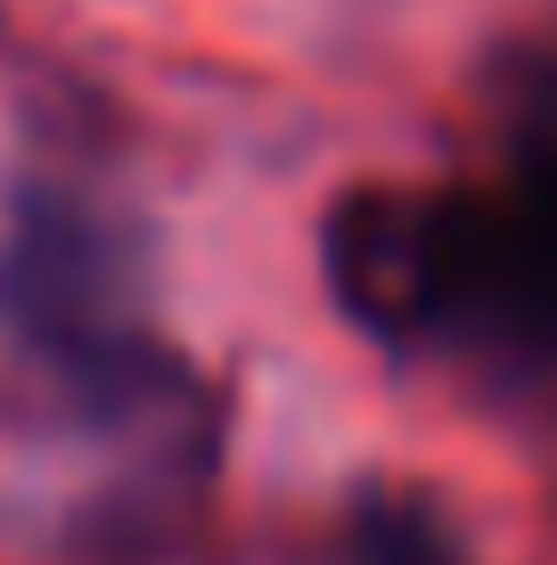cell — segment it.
I'll return each mask as SVG.
<instances>
[{
    "label": "cell",
    "instance_id": "cell-2",
    "mask_svg": "<svg viewBox=\"0 0 557 565\" xmlns=\"http://www.w3.org/2000/svg\"><path fill=\"white\" fill-rule=\"evenodd\" d=\"M508 353H557V140L492 198H459V320Z\"/></svg>",
    "mask_w": 557,
    "mask_h": 565
},
{
    "label": "cell",
    "instance_id": "cell-4",
    "mask_svg": "<svg viewBox=\"0 0 557 565\" xmlns=\"http://www.w3.org/2000/svg\"><path fill=\"white\" fill-rule=\"evenodd\" d=\"M353 550L361 565H468L459 541L443 533V516L418 509V500H369L353 524Z\"/></svg>",
    "mask_w": 557,
    "mask_h": 565
},
{
    "label": "cell",
    "instance_id": "cell-1",
    "mask_svg": "<svg viewBox=\"0 0 557 565\" xmlns=\"http://www.w3.org/2000/svg\"><path fill=\"white\" fill-rule=\"evenodd\" d=\"M329 287L369 337L418 344L459 320V189H361L329 213Z\"/></svg>",
    "mask_w": 557,
    "mask_h": 565
},
{
    "label": "cell",
    "instance_id": "cell-3",
    "mask_svg": "<svg viewBox=\"0 0 557 565\" xmlns=\"http://www.w3.org/2000/svg\"><path fill=\"white\" fill-rule=\"evenodd\" d=\"M9 296L17 328L33 344L66 361H124V320H115V255H107V230L74 222L66 205H42L9 246Z\"/></svg>",
    "mask_w": 557,
    "mask_h": 565
}]
</instances>
